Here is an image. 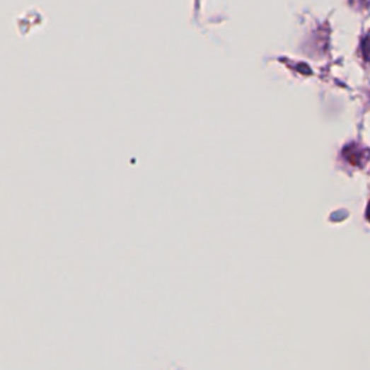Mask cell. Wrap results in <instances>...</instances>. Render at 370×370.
<instances>
[{
	"label": "cell",
	"mask_w": 370,
	"mask_h": 370,
	"mask_svg": "<svg viewBox=\"0 0 370 370\" xmlns=\"http://www.w3.org/2000/svg\"><path fill=\"white\" fill-rule=\"evenodd\" d=\"M366 216H367V220L370 221V203H369V206H367V212H366Z\"/></svg>",
	"instance_id": "3957f363"
},
{
	"label": "cell",
	"mask_w": 370,
	"mask_h": 370,
	"mask_svg": "<svg viewBox=\"0 0 370 370\" xmlns=\"http://www.w3.org/2000/svg\"><path fill=\"white\" fill-rule=\"evenodd\" d=\"M345 158L350 162V163H353V165H357V166H360V165H363V162H366V159H367V151L366 149H363V148H360V146H357V145H349L346 149H345Z\"/></svg>",
	"instance_id": "6da1fadb"
},
{
	"label": "cell",
	"mask_w": 370,
	"mask_h": 370,
	"mask_svg": "<svg viewBox=\"0 0 370 370\" xmlns=\"http://www.w3.org/2000/svg\"><path fill=\"white\" fill-rule=\"evenodd\" d=\"M363 55L367 61H370V35L366 37L363 41Z\"/></svg>",
	"instance_id": "7a4b0ae2"
}]
</instances>
